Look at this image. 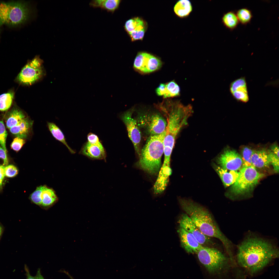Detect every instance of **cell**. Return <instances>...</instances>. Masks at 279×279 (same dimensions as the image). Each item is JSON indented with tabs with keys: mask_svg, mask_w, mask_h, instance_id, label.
Here are the masks:
<instances>
[{
	"mask_svg": "<svg viewBox=\"0 0 279 279\" xmlns=\"http://www.w3.org/2000/svg\"><path fill=\"white\" fill-rule=\"evenodd\" d=\"M278 254L273 242L251 233L237 245L236 257L241 267L253 274L262 269Z\"/></svg>",
	"mask_w": 279,
	"mask_h": 279,
	"instance_id": "6da1fadb",
	"label": "cell"
},
{
	"mask_svg": "<svg viewBox=\"0 0 279 279\" xmlns=\"http://www.w3.org/2000/svg\"><path fill=\"white\" fill-rule=\"evenodd\" d=\"M179 201L182 209L199 229L206 236L219 240L229 256H232L233 244L221 231L209 211L192 200L182 199Z\"/></svg>",
	"mask_w": 279,
	"mask_h": 279,
	"instance_id": "7a4b0ae2",
	"label": "cell"
},
{
	"mask_svg": "<svg viewBox=\"0 0 279 279\" xmlns=\"http://www.w3.org/2000/svg\"><path fill=\"white\" fill-rule=\"evenodd\" d=\"M165 130L162 133L150 136L141 150L138 164L141 168L151 175L157 174L161 167L164 152L163 141Z\"/></svg>",
	"mask_w": 279,
	"mask_h": 279,
	"instance_id": "3957f363",
	"label": "cell"
},
{
	"mask_svg": "<svg viewBox=\"0 0 279 279\" xmlns=\"http://www.w3.org/2000/svg\"><path fill=\"white\" fill-rule=\"evenodd\" d=\"M31 10L27 2H0V26H16L25 23L29 19Z\"/></svg>",
	"mask_w": 279,
	"mask_h": 279,
	"instance_id": "277c9868",
	"label": "cell"
},
{
	"mask_svg": "<svg viewBox=\"0 0 279 279\" xmlns=\"http://www.w3.org/2000/svg\"><path fill=\"white\" fill-rule=\"evenodd\" d=\"M236 181L230 188L229 194L234 196L248 194L252 191L264 175L253 166L242 167Z\"/></svg>",
	"mask_w": 279,
	"mask_h": 279,
	"instance_id": "5b68a950",
	"label": "cell"
},
{
	"mask_svg": "<svg viewBox=\"0 0 279 279\" xmlns=\"http://www.w3.org/2000/svg\"><path fill=\"white\" fill-rule=\"evenodd\" d=\"M136 120L139 127L143 129L150 136L163 133L165 130L167 124L166 120L157 112L140 113Z\"/></svg>",
	"mask_w": 279,
	"mask_h": 279,
	"instance_id": "8992f818",
	"label": "cell"
},
{
	"mask_svg": "<svg viewBox=\"0 0 279 279\" xmlns=\"http://www.w3.org/2000/svg\"><path fill=\"white\" fill-rule=\"evenodd\" d=\"M197 254L200 262L211 273L221 270L227 262L226 256L214 248L203 246Z\"/></svg>",
	"mask_w": 279,
	"mask_h": 279,
	"instance_id": "52a82bcc",
	"label": "cell"
},
{
	"mask_svg": "<svg viewBox=\"0 0 279 279\" xmlns=\"http://www.w3.org/2000/svg\"><path fill=\"white\" fill-rule=\"evenodd\" d=\"M42 60L36 56L23 68L17 77L18 81L25 85H31L43 76L44 74Z\"/></svg>",
	"mask_w": 279,
	"mask_h": 279,
	"instance_id": "ba28073f",
	"label": "cell"
},
{
	"mask_svg": "<svg viewBox=\"0 0 279 279\" xmlns=\"http://www.w3.org/2000/svg\"><path fill=\"white\" fill-rule=\"evenodd\" d=\"M29 198L32 202L45 210L52 207L58 200L54 190L45 185L37 187Z\"/></svg>",
	"mask_w": 279,
	"mask_h": 279,
	"instance_id": "9c48e42d",
	"label": "cell"
},
{
	"mask_svg": "<svg viewBox=\"0 0 279 279\" xmlns=\"http://www.w3.org/2000/svg\"><path fill=\"white\" fill-rule=\"evenodd\" d=\"M133 111L129 110L124 112L120 118L125 125L128 136L132 142L135 150L139 156L140 154L141 132L136 120L132 117Z\"/></svg>",
	"mask_w": 279,
	"mask_h": 279,
	"instance_id": "30bf717a",
	"label": "cell"
},
{
	"mask_svg": "<svg viewBox=\"0 0 279 279\" xmlns=\"http://www.w3.org/2000/svg\"><path fill=\"white\" fill-rule=\"evenodd\" d=\"M161 65V61L157 57L147 53L140 52L135 59L134 66L137 70L146 73L158 70Z\"/></svg>",
	"mask_w": 279,
	"mask_h": 279,
	"instance_id": "8fae6325",
	"label": "cell"
},
{
	"mask_svg": "<svg viewBox=\"0 0 279 279\" xmlns=\"http://www.w3.org/2000/svg\"><path fill=\"white\" fill-rule=\"evenodd\" d=\"M178 222L180 227L191 234L202 246L209 247L214 245L211 238L204 235L186 214L181 215Z\"/></svg>",
	"mask_w": 279,
	"mask_h": 279,
	"instance_id": "7c38bea8",
	"label": "cell"
},
{
	"mask_svg": "<svg viewBox=\"0 0 279 279\" xmlns=\"http://www.w3.org/2000/svg\"><path fill=\"white\" fill-rule=\"evenodd\" d=\"M217 161L220 166L227 170L239 171L242 167L241 156L234 150H225L219 157Z\"/></svg>",
	"mask_w": 279,
	"mask_h": 279,
	"instance_id": "4fadbf2b",
	"label": "cell"
},
{
	"mask_svg": "<svg viewBox=\"0 0 279 279\" xmlns=\"http://www.w3.org/2000/svg\"><path fill=\"white\" fill-rule=\"evenodd\" d=\"M145 23L138 17L130 19L125 22L124 28L132 41L142 40L146 29Z\"/></svg>",
	"mask_w": 279,
	"mask_h": 279,
	"instance_id": "5bb4252c",
	"label": "cell"
},
{
	"mask_svg": "<svg viewBox=\"0 0 279 279\" xmlns=\"http://www.w3.org/2000/svg\"><path fill=\"white\" fill-rule=\"evenodd\" d=\"M230 94L238 101L246 103L249 100L247 82L245 77H241L231 82L229 86Z\"/></svg>",
	"mask_w": 279,
	"mask_h": 279,
	"instance_id": "9a60e30c",
	"label": "cell"
},
{
	"mask_svg": "<svg viewBox=\"0 0 279 279\" xmlns=\"http://www.w3.org/2000/svg\"><path fill=\"white\" fill-rule=\"evenodd\" d=\"M79 153L92 160H103L106 161V152L100 142L93 144L87 142L83 145Z\"/></svg>",
	"mask_w": 279,
	"mask_h": 279,
	"instance_id": "2e32d148",
	"label": "cell"
},
{
	"mask_svg": "<svg viewBox=\"0 0 279 279\" xmlns=\"http://www.w3.org/2000/svg\"><path fill=\"white\" fill-rule=\"evenodd\" d=\"M177 232L181 245L188 253H197L203 247L191 234L183 228L179 227Z\"/></svg>",
	"mask_w": 279,
	"mask_h": 279,
	"instance_id": "e0dca14e",
	"label": "cell"
},
{
	"mask_svg": "<svg viewBox=\"0 0 279 279\" xmlns=\"http://www.w3.org/2000/svg\"><path fill=\"white\" fill-rule=\"evenodd\" d=\"M33 123V120L26 117L17 125L9 129V131L16 137L27 139L32 134Z\"/></svg>",
	"mask_w": 279,
	"mask_h": 279,
	"instance_id": "ac0fdd59",
	"label": "cell"
},
{
	"mask_svg": "<svg viewBox=\"0 0 279 279\" xmlns=\"http://www.w3.org/2000/svg\"><path fill=\"white\" fill-rule=\"evenodd\" d=\"M214 168L226 187L233 184L239 175V171L227 170L215 165H214Z\"/></svg>",
	"mask_w": 279,
	"mask_h": 279,
	"instance_id": "d6986e66",
	"label": "cell"
},
{
	"mask_svg": "<svg viewBox=\"0 0 279 279\" xmlns=\"http://www.w3.org/2000/svg\"><path fill=\"white\" fill-rule=\"evenodd\" d=\"M253 166L255 168L264 169L270 164L267 151L265 149L253 150L251 157Z\"/></svg>",
	"mask_w": 279,
	"mask_h": 279,
	"instance_id": "ffe728a7",
	"label": "cell"
},
{
	"mask_svg": "<svg viewBox=\"0 0 279 279\" xmlns=\"http://www.w3.org/2000/svg\"><path fill=\"white\" fill-rule=\"evenodd\" d=\"M121 0H95L91 1L90 5L94 7H99L108 12L113 13L119 7Z\"/></svg>",
	"mask_w": 279,
	"mask_h": 279,
	"instance_id": "44dd1931",
	"label": "cell"
},
{
	"mask_svg": "<svg viewBox=\"0 0 279 279\" xmlns=\"http://www.w3.org/2000/svg\"><path fill=\"white\" fill-rule=\"evenodd\" d=\"M192 10V6L188 0H180L175 5L174 10L175 14L181 18H186L189 15Z\"/></svg>",
	"mask_w": 279,
	"mask_h": 279,
	"instance_id": "7402d4cb",
	"label": "cell"
},
{
	"mask_svg": "<svg viewBox=\"0 0 279 279\" xmlns=\"http://www.w3.org/2000/svg\"><path fill=\"white\" fill-rule=\"evenodd\" d=\"M26 117L20 110L17 108L13 109L9 113L6 120L7 127L9 129L17 125Z\"/></svg>",
	"mask_w": 279,
	"mask_h": 279,
	"instance_id": "603a6c76",
	"label": "cell"
},
{
	"mask_svg": "<svg viewBox=\"0 0 279 279\" xmlns=\"http://www.w3.org/2000/svg\"><path fill=\"white\" fill-rule=\"evenodd\" d=\"M223 25L230 30L236 28L239 23L236 12L233 11L224 14L222 18Z\"/></svg>",
	"mask_w": 279,
	"mask_h": 279,
	"instance_id": "cb8c5ba5",
	"label": "cell"
},
{
	"mask_svg": "<svg viewBox=\"0 0 279 279\" xmlns=\"http://www.w3.org/2000/svg\"><path fill=\"white\" fill-rule=\"evenodd\" d=\"M47 125L49 131L53 137L65 145L71 153H75V152L69 147L67 143L64 134L59 128L52 122H48Z\"/></svg>",
	"mask_w": 279,
	"mask_h": 279,
	"instance_id": "d4e9b609",
	"label": "cell"
},
{
	"mask_svg": "<svg viewBox=\"0 0 279 279\" xmlns=\"http://www.w3.org/2000/svg\"><path fill=\"white\" fill-rule=\"evenodd\" d=\"M267 151L270 164L273 166L274 171L276 173H278L279 169L278 146L276 145H273Z\"/></svg>",
	"mask_w": 279,
	"mask_h": 279,
	"instance_id": "484cf974",
	"label": "cell"
},
{
	"mask_svg": "<svg viewBox=\"0 0 279 279\" xmlns=\"http://www.w3.org/2000/svg\"><path fill=\"white\" fill-rule=\"evenodd\" d=\"M236 13L239 23L244 25L250 23L253 16L251 11L246 8L240 9Z\"/></svg>",
	"mask_w": 279,
	"mask_h": 279,
	"instance_id": "4316f807",
	"label": "cell"
},
{
	"mask_svg": "<svg viewBox=\"0 0 279 279\" xmlns=\"http://www.w3.org/2000/svg\"><path fill=\"white\" fill-rule=\"evenodd\" d=\"M165 91L164 98L177 96L180 94V88L179 85L174 80L165 84Z\"/></svg>",
	"mask_w": 279,
	"mask_h": 279,
	"instance_id": "83f0119b",
	"label": "cell"
},
{
	"mask_svg": "<svg viewBox=\"0 0 279 279\" xmlns=\"http://www.w3.org/2000/svg\"><path fill=\"white\" fill-rule=\"evenodd\" d=\"M13 97V93L11 92L3 94L0 95V111H6L10 108Z\"/></svg>",
	"mask_w": 279,
	"mask_h": 279,
	"instance_id": "f1b7e54d",
	"label": "cell"
},
{
	"mask_svg": "<svg viewBox=\"0 0 279 279\" xmlns=\"http://www.w3.org/2000/svg\"><path fill=\"white\" fill-rule=\"evenodd\" d=\"M253 151V150L247 147H244L242 149L241 156L242 161V167L253 166L251 162V157Z\"/></svg>",
	"mask_w": 279,
	"mask_h": 279,
	"instance_id": "f546056e",
	"label": "cell"
},
{
	"mask_svg": "<svg viewBox=\"0 0 279 279\" xmlns=\"http://www.w3.org/2000/svg\"><path fill=\"white\" fill-rule=\"evenodd\" d=\"M7 135V132L3 121H0V146L6 151V143Z\"/></svg>",
	"mask_w": 279,
	"mask_h": 279,
	"instance_id": "4dcf8cb0",
	"label": "cell"
},
{
	"mask_svg": "<svg viewBox=\"0 0 279 279\" xmlns=\"http://www.w3.org/2000/svg\"><path fill=\"white\" fill-rule=\"evenodd\" d=\"M5 176L8 177L12 178L15 177L18 173L17 168L13 165L6 166L5 167Z\"/></svg>",
	"mask_w": 279,
	"mask_h": 279,
	"instance_id": "1f68e13d",
	"label": "cell"
},
{
	"mask_svg": "<svg viewBox=\"0 0 279 279\" xmlns=\"http://www.w3.org/2000/svg\"><path fill=\"white\" fill-rule=\"evenodd\" d=\"M25 143V139L18 137L15 138L11 145V148L16 152L19 151Z\"/></svg>",
	"mask_w": 279,
	"mask_h": 279,
	"instance_id": "d6a6232c",
	"label": "cell"
},
{
	"mask_svg": "<svg viewBox=\"0 0 279 279\" xmlns=\"http://www.w3.org/2000/svg\"><path fill=\"white\" fill-rule=\"evenodd\" d=\"M9 163L7 151L0 146V165L5 167Z\"/></svg>",
	"mask_w": 279,
	"mask_h": 279,
	"instance_id": "836d02e7",
	"label": "cell"
},
{
	"mask_svg": "<svg viewBox=\"0 0 279 279\" xmlns=\"http://www.w3.org/2000/svg\"><path fill=\"white\" fill-rule=\"evenodd\" d=\"M25 269L26 273V279H44L41 274L40 269H38L36 275L34 276H33L30 275L26 266L25 267Z\"/></svg>",
	"mask_w": 279,
	"mask_h": 279,
	"instance_id": "e575fe53",
	"label": "cell"
},
{
	"mask_svg": "<svg viewBox=\"0 0 279 279\" xmlns=\"http://www.w3.org/2000/svg\"><path fill=\"white\" fill-rule=\"evenodd\" d=\"M88 142L93 144L98 143L100 142L98 136L92 133H89L87 136Z\"/></svg>",
	"mask_w": 279,
	"mask_h": 279,
	"instance_id": "d590c367",
	"label": "cell"
},
{
	"mask_svg": "<svg viewBox=\"0 0 279 279\" xmlns=\"http://www.w3.org/2000/svg\"><path fill=\"white\" fill-rule=\"evenodd\" d=\"M165 84L161 83L156 89L157 95L159 96H163L165 93Z\"/></svg>",
	"mask_w": 279,
	"mask_h": 279,
	"instance_id": "8d00e7d4",
	"label": "cell"
},
{
	"mask_svg": "<svg viewBox=\"0 0 279 279\" xmlns=\"http://www.w3.org/2000/svg\"><path fill=\"white\" fill-rule=\"evenodd\" d=\"M5 167L0 165V191L2 189V183L5 176L4 169Z\"/></svg>",
	"mask_w": 279,
	"mask_h": 279,
	"instance_id": "74e56055",
	"label": "cell"
},
{
	"mask_svg": "<svg viewBox=\"0 0 279 279\" xmlns=\"http://www.w3.org/2000/svg\"><path fill=\"white\" fill-rule=\"evenodd\" d=\"M3 231V229L2 226L0 225V238L1 236Z\"/></svg>",
	"mask_w": 279,
	"mask_h": 279,
	"instance_id": "f35d334b",
	"label": "cell"
}]
</instances>
